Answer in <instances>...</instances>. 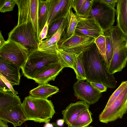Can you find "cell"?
<instances>
[{
	"label": "cell",
	"instance_id": "obj_9",
	"mask_svg": "<svg viewBox=\"0 0 127 127\" xmlns=\"http://www.w3.org/2000/svg\"><path fill=\"white\" fill-rule=\"evenodd\" d=\"M95 39L77 33L58 44V47L68 52L78 54L90 49Z\"/></svg>",
	"mask_w": 127,
	"mask_h": 127
},
{
	"label": "cell",
	"instance_id": "obj_18",
	"mask_svg": "<svg viewBox=\"0 0 127 127\" xmlns=\"http://www.w3.org/2000/svg\"><path fill=\"white\" fill-rule=\"evenodd\" d=\"M116 4L117 26L127 37V0H118Z\"/></svg>",
	"mask_w": 127,
	"mask_h": 127
},
{
	"label": "cell",
	"instance_id": "obj_39",
	"mask_svg": "<svg viewBox=\"0 0 127 127\" xmlns=\"http://www.w3.org/2000/svg\"><path fill=\"white\" fill-rule=\"evenodd\" d=\"M5 41L3 37L1 31L0 32V47L5 42Z\"/></svg>",
	"mask_w": 127,
	"mask_h": 127
},
{
	"label": "cell",
	"instance_id": "obj_1",
	"mask_svg": "<svg viewBox=\"0 0 127 127\" xmlns=\"http://www.w3.org/2000/svg\"><path fill=\"white\" fill-rule=\"evenodd\" d=\"M83 61L88 82L100 83L109 88L116 87L115 78L107 69L95 43L83 52Z\"/></svg>",
	"mask_w": 127,
	"mask_h": 127
},
{
	"label": "cell",
	"instance_id": "obj_25",
	"mask_svg": "<svg viewBox=\"0 0 127 127\" xmlns=\"http://www.w3.org/2000/svg\"><path fill=\"white\" fill-rule=\"evenodd\" d=\"M91 112L89 109L81 113L76 119L68 127H88L92 122Z\"/></svg>",
	"mask_w": 127,
	"mask_h": 127
},
{
	"label": "cell",
	"instance_id": "obj_4",
	"mask_svg": "<svg viewBox=\"0 0 127 127\" xmlns=\"http://www.w3.org/2000/svg\"><path fill=\"white\" fill-rule=\"evenodd\" d=\"M113 37L114 51L108 71L113 74L120 72L125 67L127 63V37L117 26L111 29Z\"/></svg>",
	"mask_w": 127,
	"mask_h": 127
},
{
	"label": "cell",
	"instance_id": "obj_16",
	"mask_svg": "<svg viewBox=\"0 0 127 127\" xmlns=\"http://www.w3.org/2000/svg\"><path fill=\"white\" fill-rule=\"evenodd\" d=\"M89 104L83 101L70 103L62 112L64 122L68 126L70 125L80 114L89 109Z\"/></svg>",
	"mask_w": 127,
	"mask_h": 127
},
{
	"label": "cell",
	"instance_id": "obj_15",
	"mask_svg": "<svg viewBox=\"0 0 127 127\" xmlns=\"http://www.w3.org/2000/svg\"><path fill=\"white\" fill-rule=\"evenodd\" d=\"M20 67L0 57V74L4 76L12 86L19 85L21 75Z\"/></svg>",
	"mask_w": 127,
	"mask_h": 127
},
{
	"label": "cell",
	"instance_id": "obj_38",
	"mask_svg": "<svg viewBox=\"0 0 127 127\" xmlns=\"http://www.w3.org/2000/svg\"><path fill=\"white\" fill-rule=\"evenodd\" d=\"M104 3L109 5L113 8H115L116 3L117 2L118 0H100Z\"/></svg>",
	"mask_w": 127,
	"mask_h": 127
},
{
	"label": "cell",
	"instance_id": "obj_30",
	"mask_svg": "<svg viewBox=\"0 0 127 127\" xmlns=\"http://www.w3.org/2000/svg\"><path fill=\"white\" fill-rule=\"evenodd\" d=\"M127 87V80L122 82L109 97L104 109H106L110 106Z\"/></svg>",
	"mask_w": 127,
	"mask_h": 127
},
{
	"label": "cell",
	"instance_id": "obj_37",
	"mask_svg": "<svg viewBox=\"0 0 127 127\" xmlns=\"http://www.w3.org/2000/svg\"><path fill=\"white\" fill-rule=\"evenodd\" d=\"M0 90L4 91L11 92L2 80L0 78Z\"/></svg>",
	"mask_w": 127,
	"mask_h": 127
},
{
	"label": "cell",
	"instance_id": "obj_12",
	"mask_svg": "<svg viewBox=\"0 0 127 127\" xmlns=\"http://www.w3.org/2000/svg\"><path fill=\"white\" fill-rule=\"evenodd\" d=\"M75 15L78 21L76 33L91 37L95 39L101 35H104L105 32L93 18L84 17Z\"/></svg>",
	"mask_w": 127,
	"mask_h": 127
},
{
	"label": "cell",
	"instance_id": "obj_31",
	"mask_svg": "<svg viewBox=\"0 0 127 127\" xmlns=\"http://www.w3.org/2000/svg\"><path fill=\"white\" fill-rule=\"evenodd\" d=\"M94 43L104 60L105 56L106 47V38L104 35L99 36L95 39Z\"/></svg>",
	"mask_w": 127,
	"mask_h": 127
},
{
	"label": "cell",
	"instance_id": "obj_13",
	"mask_svg": "<svg viewBox=\"0 0 127 127\" xmlns=\"http://www.w3.org/2000/svg\"><path fill=\"white\" fill-rule=\"evenodd\" d=\"M0 120L11 123L14 127L20 126L27 121L22 104L10 106L0 110Z\"/></svg>",
	"mask_w": 127,
	"mask_h": 127
},
{
	"label": "cell",
	"instance_id": "obj_42",
	"mask_svg": "<svg viewBox=\"0 0 127 127\" xmlns=\"http://www.w3.org/2000/svg\"><path fill=\"white\" fill-rule=\"evenodd\" d=\"M43 127H53L52 123L49 122L46 123Z\"/></svg>",
	"mask_w": 127,
	"mask_h": 127
},
{
	"label": "cell",
	"instance_id": "obj_21",
	"mask_svg": "<svg viewBox=\"0 0 127 127\" xmlns=\"http://www.w3.org/2000/svg\"><path fill=\"white\" fill-rule=\"evenodd\" d=\"M106 47L105 56L104 61L108 70L113 53L114 42L110 29L105 31Z\"/></svg>",
	"mask_w": 127,
	"mask_h": 127
},
{
	"label": "cell",
	"instance_id": "obj_5",
	"mask_svg": "<svg viewBox=\"0 0 127 127\" xmlns=\"http://www.w3.org/2000/svg\"><path fill=\"white\" fill-rule=\"evenodd\" d=\"M8 39L21 44L28 49L29 53L38 49V44L32 20L17 24L9 33Z\"/></svg>",
	"mask_w": 127,
	"mask_h": 127
},
{
	"label": "cell",
	"instance_id": "obj_17",
	"mask_svg": "<svg viewBox=\"0 0 127 127\" xmlns=\"http://www.w3.org/2000/svg\"><path fill=\"white\" fill-rule=\"evenodd\" d=\"M64 68L60 62H57L41 72L33 80L39 85L48 83L50 81H54Z\"/></svg>",
	"mask_w": 127,
	"mask_h": 127
},
{
	"label": "cell",
	"instance_id": "obj_44",
	"mask_svg": "<svg viewBox=\"0 0 127 127\" xmlns=\"http://www.w3.org/2000/svg\"><path fill=\"white\" fill-rule=\"evenodd\" d=\"M88 127H93L92 126H89Z\"/></svg>",
	"mask_w": 127,
	"mask_h": 127
},
{
	"label": "cell",
	"instance_id": "obj_40",
	"mask_svg": "<svg viewBox=\"0 0 127 127\" xmlns=\"http://www.w3.org/2000/svg\"><path fill=\"white\" fill-rule=\"evenodd\" d=\"M64 122V121L63 119H59L57 120L56 123L60 127L62 126Z\"/></svg>",
	"mask_w": 127,
	"mask_h": 127
},
{
	"label": "cell",
	"instance_id": "obj_2",
	"mask_svg": "<svg viewBox=\"0 0 127 127\" xmlns=\"http://www.w3.org/2000/svg\"><path fill=\"white\" fill-rule=\"evenodd\" d=\"M27 121L39 123L49 122L55 113L52 101L31 96L25 97L22 103Z\"/></svg>",
	"mask_w": 127,
	"mask_h": 127
},
{
	"label": "cell",
	"instance_id": "obj_3",
	"mask_svg": "<svg viewBox=\"0 0 127 127\" xmlns=\"http://www.w3.org/2000/svg\"><path fill=\"white\" fill-rule=\"evenodd\" d=\"M59 62L57 54L35 50L29 53L26 61L21 69L25 77L33 80L43 71Z\"/></svg>",
	"mask_w": 127,
	"mask_h": 127
},
{
	"label": "cell",
	"instance_id": "obj_23",
	"mask_svg": "<svg viewBox=\"0 0 127 127\" xmlns=\"http://www.w3.org/2000/svg\"><path fill=\"white\" fill-rule=\"evenodd\" d=\"M39 0H30V11L37 42H39V32L38 25V7Z\"/></svg>",
	"mask_w": 127,
	"mask_h": 127
},
{
	"label": "cell",
	"instance_id": "obj_8",
	"mask_svg": "<svg viewBox=\"0 0 127 127\" xmlns=\"http://www.w3.org/2000/svg\"><path fill=\"white\" fill-rule=\"evenodd\" d=\"M127 112V87L111 105L99 114V121L107 124L121 119Z\"/></svg>",
	"mask_w": 127,
	"mask_h": 127
},
{
	"label": "cell",
	"instance_id": "obj_27",
	"mask_svg": "<svg viewBox=\"0 0 127 127\" xmlns=\"http://www.w3.org/2000/svg\"><path fill=\"white\" fill-rule=\"evenodd\" d=\"M47 0H39L38 18L39 33L47 21Z\"/></svg>",
	"mask_w": 127,
	"mask_h": 127
},
{
	"label": "cell",
	"instance_id": "obj_41",
	"mask_svg": "<svg viewBox=\"0 0 127 127\" xmlns=\"http://www.w3.org/2000/svg\"><path fill=\"white\" fill-rule=\"evenodd\" d=\"M0 127H8V126L6 122L0 120Z\"/></svg>",
	"mask_w": 127,
	"mask_h": 127
},
{
	"label": "cell",
	"instance_id": "obj_6",
	"mask_svg": "<svg viewBox=\"0 0 127 127\" xmlns=\"http://www.w3.org/2000/svg\"><path fill=\"white\" fill-rule=\"evenodd\" d=\"M29 54L28 49L21 44L8 39L0 47V57L22 67Z\"/></svg>",
	"mask_w": 127,
	"mask_h": 127
},
{
	"label": "cell",
	"instance_id": "obj_26",
	"mask_svg": "<svg viewBox=\"0 0 127 127\" xmlns=\"http://www.w3.org/2000/svg\"><path fill=\"white\" fill-rule=\"evenodd\" d=\"M73 69L78 80H86V73L83 61V52L76 54V59Z\"/></svg>",
	"mask_w": 127,
	"mask_h": 127
},
{
	"label": "cell",
	"instance_id": "obj_35",
	"mask_svg": "<svg viewBox=\"0 0 127 127\" xmlns=\"http://www.w3.org/2000/svg\"><path fill=\"white\" fill-rule=\"evenodd\" d=\"M49 26L48 23L47 21L42 30L40 32L39 36V42L43 40L45 38H47V34Z\"/></svg>",
	"mask_w": 127,
	"mask_h": 127
},
{
	"label": "cell",
	"instance_id": "obj_20",
	"mask_svg": "<svg viewBox=\"0 0 127 127\" xmlns=\"http://www.w3.org/2000/svg\"><path fill=\"white\" fill-rule=\"evenodd\" d=\"M21 99L11 92L0 90V110L10 106L21 104Z\"/></svg>",
	"mask_w": 127,
	"mask_h": 127
},
{
	"label": "cell",
	"instance_id": "obj_7",
	"mask_svg": "<svg viewBox=\"0 0 127 127\" xmlns=\"http://www.w3.org/2000/svg\"><path fill=\"white\" fill-rule=\"evenodd\" d=\"M116 9L100 0H94L89 17L93 18L105 32L111 29L115 22Z\"/></svg>",
	"mask_w": 127,
	"mask_h": 127
},
{
	"label": "cell",
	"instance_id": "obj_24",
	"mask_svg": "<svg viewBox=\"0 0 127 127\" xmlns=\"http://www.w3.org/2000/svg\"><path fill=\"white\" fill-rule=\"evenodd\" d=\"M78 22V21L76 15L71 9L66 32L58 42V45L75 34V29Z\"/></svg>",
	"mask_w": 127,
	"mask_h": 127
},
{
	"label": "cell",
	"instance_id": "obj_33",
	"mask_svg": "<svg viewBox=\"0 0 127 127\" xmlns=\"http://www.w3.org/2000/svg\"><path fill=\"white\" fill-rule=\"evenodd\" d=\"M85 0H72L71 7L77 13Z\"/></svg>",
	"mask_w": 127,
	"mask_h": 127
},
{
	"label": "cell",
	"instance_id": "obj_29",
	"mask_svg": "<svg viewBox=\"0 0 127 127\" xmlns=\"http://www.w3.org/2000/svg\"><path fill=\"white\" fill-rule=\"evenodd\" d=\"M64 17L54 22L49 27L47 38H50L61 27L63 23L68 18L70 11Z\"/></svg>",
	"mask_w": 127,
	"mask_h": 127
},
{
	"label": "cell",
	"instance_id": "obj_22",
	"mask_svg": "<svg viewBox=\"0 0 127 127\" xmlns=\"http://www.w3.org/2000/svg\"><path fill=\"white\" fill-rule=\"evenodd\" d=\"M57 54L60 63L64 68L69 67L73 69L76 54L66 52L59 48Z\"/></svg>",
	"mask_w": 127,
	"mask_h": 127
},
{
	"label": "cell",
	"instance_id": "obj_10",
	"mask_svg": "<svg viewBox=\"0 0 127 127\" xmlns=\"http://www.w3.org/2000/svg\"><path fill=\"white\" fill-rule=\"evenodd\" d=\"M72 0H47V21L49 27L64 17L71 10Z\"/></svg>",
	"mask_w": 127,
	"mask_h": 127
},
{
	"label": "cell",
	"instance_id": "obj_34",
	"mask_svg": "<svg viewBox=\"0 0 127 127\" xmlns=\"http://www.w3.org/2000/svg\"><path fill=\"white\" fill-rule=\"evenodd\" d=\"M89 83L95 89L101 93L107 91V87L103 84L92 82Z\"/></svg>",
	"mask_w": 127,
	"mask_h": 127
},
{
	"label": "cell",
	"instance_id": "obj_11",
	"mask_svg": "<svg viewBox=\"0 0 127 127\" xmlns=\"http://www.w3.org/2000/svg\"><path fill=\"white\" fill-rule=\"evenodd\" d=\"M75 96L89 105L97 102L101 97V93L87 82L78 80L73 86Z\"/></svg>",
	"mask_w": 127,
	"mask_h": 127
},
{
	"label": "cell",
	"instance_id": "obj_19",
	"mask_svg": "<svg viewBox=\"0 0 127 127\" xmlns=\"http://www.w3.org/2000/svg\"><path fill=\"white\" fill-rule=\"evenodd\" d=\"M59 90L58 87L47 83L39 85L31 90L29 94L30 96L34 97L47 99L48 97L58 92Z\"/></svg>",
	"mask_w": 127,
	"mask_h": 127
},
{
	"label": "cell",
	"instance_id": "obj_36",
	"mask_svg": "<svg viewBox=\"0 0 127 127\" xmlns=\"http://www.w3.org/2000/svg\"><path fill=\"white\" fill-rule=\"evenodd\" d=\"M0 78L4 81L7 87L9 89L11 92L15 95H17L18 94V92L14 90L12 87V86L7 80L0 74Z\"/></svg>",
	"mask_w": 127,
	"mask_h": 127
},
{
	"label": "cell",
	"instance_id": "obj_32",
	"mask_svg": "<svg viewBox=\"0 0 127 127\" xmlns=\"http://www.w3.org/2000/svg\"><path fill=\"white\" fill-rule=\"evenodd\" d=\"M16 4L15 0H0V12L4 13L12 11Z\"/></svg>",
	"mask_w": 127,
	"mask_h": 127
},
{
	"label": "cell",
	"instance_id": "obj_43",
	"mask_svg": "<svg viewBox=\"0 0 127 127\" xmlns=\"http://www.w3.org/2000/svg\"><path fill=\"white\" fill-rule=\"evenodd\" d=\"M52 124L53 125V127H60L56 124V123L53 122Z\"/></svg>",
	"mask_w": 127,
	"mask_h": 127
},
{
	"label": "cell",
	"instance_id": "obj_28",
	"mask_svg": "<svg viewBox=\"0 0 127 127\" xmlns=\"http://www.w3.org/2000/svg\"><path fill=\"white\" fill-rule=\"evenodd\" d=\"M94 1V0H85L78 12L75 14L83 17H89Z\"/></svg>",
	"mask_w": 127,
	"mask_h": 127
},
{
	"label": "cell",
	"instance_id": "obj_14",
	"mask_svg": "<svg viewBox=\"0 0 127 127\" xmlns=\"http://www.w3.org/2000/svg\"><path fill=\"white\" fill-rule=\"evenodd\" d=\"M62 24L57 32L50 38H46L40 42L38 45V50L50 53L57 54L58 48V43L65 32L70 17Z\"/></svg>",
	"mask_w": 127,
	"mask_h": 127
}]
</instances>
